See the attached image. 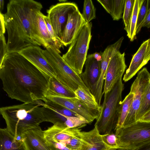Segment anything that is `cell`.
Segmentation results:
<instances>
[{"mask_svg":"<svg viewBox=\"0 0 150 150\" xmlns=\"http://www.w3.org/2000/svg\"><path fill=\"white\" fill-rule=\"evenodd\" d=\"M0 78L8 96L24 103L46 100L50 77L18 53L7 54L0 64Z\"/></svg>","mask_w":150,"mask_h":150,"instance_id":"obj_1","label":"cell"},{"mask_svg":"<svg viewBox=\"0 0 150 150\" xmlns=\"http://www.w3.org/2000/svg\"><path fill=\"white\" fill-rule=\"evenodd\" d=\"M42 8L33 0H11L4 14L8 34L7 54L18 53L32 45L45 46L38 31L36 16Z\"/></svg>","mask_w":150,"mask_h":150,"instance_id":"obj_2","label":"cell"},{"mask_svg":"<svg viewBox=\"0 0 150 150\" xmlns=\"http://www.w3.org/2000/svg\"><path fill=\"white\" fill-rule=\"evenodd\" d=\"M0 112L5 120L6 129L15 137L46 122L42 107L32 103L2 107Z\"/></svg>","mask_w":150,"mask_h":150,"instance_id":"obj_3","label":"cell"},{"mask_svg":"<svg viewBox=\"0 0 150 150\" xmlns=\"http://www.w3.org/2000/svg\"><path fill=\"white\" fill-rule=\"evenodd\" d=\"M124 86L121 77L112 90L103 95L100 112L94 125L101 135L111 133L115 129L120 115Z\"/></svg>","mask_w":150,"mask_h":150,"instance_id":"obj_4","label":"cell"},{"mask_svg":"<svg viewBox=\"0 0 150 150\" xmlns=\"http://www.w3.org/2000/svg\"><path fill=\"white\" fill-rule=\"evenodd\" d=\"M92 26L91 22L85 23L72 41L67 52L62 56L69 66L79 75L83 72L92 37Z\"/></svg>","mask_w":150,"mask_h":150,"instance_id":"obj_5","label":"cell"},{"mask_svg":"<svg viewBox=\"0 0 150 150\" xmlns=\"http://www.w3.org/2000/svg\"><path fill=\"white\" fill-rule=\"evenodd\" d=\"M43 53L54 71L56 78L61 83L74 92L80 87L91 93L83 81L80 75L76 73L69 66L60 54L50 47L43 50Z\"/></svg>","mask_w":150,"mask_h":150,"instance_id":"obj_6","label":"cell"},{"mask_svg":"<svg viewBox=\"0 0 150 150\" xmlns=\"http://www.w3.org/2000/svg\"><path fill=\"white\" fill-rule=\"evenodd\" d=\"M115 134L118 147L134 149L150 142V122L138 121Z\"/></svg>","mask_w":150,"mask_h":150,"instance_id":"obj_7","label":"cell"},{"mask_svg":"<svg viewBox=\"0 0 150 150\" xmlns=\"http://www.w3.org/2000/svg\"><path fill=\"white\" fill-rule=\"evenodd\" d=\"M150 79V73L146 68H144L138 73L130 88V92L134 93V96L129 112L122 127L129 126L136 122V116Z\"/></svg>","mask_w":150,"mask_h":150,"instance_id":"obj_8","label":"cell"},{"mask_svg":"<svg viewBox=\"0 0 150 150\" xmlns=\"http://www.w3.org/2000/svg\"><path fill=\"white\" fill-rule=\"evenodd\" d=\"M46 98L70 110L85 118L90 123L99 117L100 108H92L76 97L48 96Z\"/></svg>","mask_w":150,"mask_h":150,"instance_id":"obj_9","label":"cell"},{"mask_svg":"<svg viewBox=\"0 0 150 150\" xmlns=\"http://www.w3.org/2000/svg\"><path fill=\"white\" fill-rule=\"evenodd\" d=\"M78 9L77 5L74 3L64 2L53 5L47 10V16L56 34L61 41L69 14Z\"/></svg>","mask_w":150,"mask_h":150,"instance_id":"obj_10","label":"cell"},{"mask_svg":"<svg viewBox=\"0 0 150 150\" xmlns=\"http://www.w3.org/2000/svg\"><path fill=\"white\" fill-rule=\"evenodd\" d=\"M125 53L118 51L110 62L104 78L103 95L110 91L124 73L127 67Z\"/></svg>","mask_w":150,"mask_h":150,"instance_id":"obj_11","label":"cell"},{"mask_svg":"<svg viewBox=\"0 0 150 150\" xmlns=\"http://www.w3.org/2000/svg\"><path fill=\"white\" fill-rule=\"evenodd\" d=\"M45 103L44 105L42 107L46 122L52 123L54 125L66 127L64 123L68 117H82L47 98Z\"/></svg>","mask_w":150,"mask_h":150,"instance_id":"obj_12","label":"cell"},{"mask_svg":"<svg viewBox=\"0 0 150 150\" xmlns=\"http://www.w3.org/2000/svg\"><path fill=\"white\" fill-rule=\"evenodd\" d=\"M43 50L40 46L32 45L18 53L48 76L56 78L54 71L45 58Z\"/></svg>","mask_w":150,"mask_h":150,"instance_id":"obj_13","label":"cell"},{"mask_svg":"<svg viewBox=\"0 0 150 150\" xmlns=\"http://www.w3.org/2000/svg\"><path fill=\"white\" fill-rule=\"evenodd\" d=\"M101 62L93 57L92 54L87 56L85 70L80 75L83 81L93 95L95 85L100 75Z\"/></svg>","mask_w":150,"mask_h":150,"instance_id":"obj_14","label":"cell"},{"mask_svg":"<svg viewBox=\"0 0 150 150\" xmlns=\"http://www.w3.org/2000/svg\"><path fill=\"white\" fill-rule=\"evenodd\" d=\"M86 23L79 9L69 14L61 38L64 46H67L71 44L81 28Z\"/></svg>","mask_w":150,"mask_h":150,"instance_id":"obj_15","label":"cell"},{"mask_svg":"<svg viewBox=\"0 0 150 150\" xmlns=\"http://www.w3.org/2000/svg\"><path fill=\"white\" fill-rule=\"evenodd\" d=\"M79 135L80 150H104L110 148L105 143L102 135L95 127L88 132L80 130Z\"/></svg>","mask_w":150,"mask_h":150,"instance_id":"obj_16","label":"cell"},{"mask_svg":"<svg viewBox=\"0 0 150 150\" xmlns=\"http://www.w3.org/2000/svg\"><path fill=\"white\" fill-rule=\"evenodd\" d=\"M28 150H51L47 144L40 126L25 131L22 134Z\"/></svg>","mask_w":150,"mask_h":150,"instance_id":"obj_17","label":"cell"},{"mask_svg":"<svg viewBox=\"0 0 150 150\" xmlns=\"http://www.w3.org/2000/svg\"><path fill=\"white\" fill-rule=\"evenodd\" d=\"M149 39L143 42L133 55L130 65L126 71L123 80L126 82L134 76L146 64L144 60Z\"/></svg>","mask_w":150,"mask_h":150,"instance_id":"obj_18","label":"cell"},{"mask_svg":"<svg viewBox=\"0 0 150 150\" xmlns=\"http://www.w3.org/2000/svg\"><path fill=\"white\" fill-rule=\"evenodd\" d=\"M0 150H28L24 139H16L6 128L0 129Z\"/></svg>","mask_w":150,"mask_h":150,"instance_id":"obj_19","label":"cell"},{"mask_svg":"<svg viewBox=\"0 0 150 150\" xmlns=\"http://www.w3.org/2000/svg\"><path fill=\"white\" fill-rule=\"evenodd\" d=\"M55 96L65 98L76 97L74 92L65 86L54 77H50L46 97Z\"/></svg>","mask_w":150,"mask_h":150,"instance_id":"obj_20","label":"cell"},{"mask_svg":"<svg viewBox=\"0 0 150 150\" xmlns=\"http://www.w3.org/2000/svg\"><path fill=\"white\" fill-rule=\"evenodd\" d=\"M44 15L41 12H39L36 16V20L38 31L45 46V48L50 47L54 50L60 54L61 52L56 45L51 37L45 21Z\"/></svg>","mask_w":150,"mask_h":150,"instance_id":"obj_21","label":"cell"},{"mask_svg":"<svg viewBox=\"0 0 150 150\" xmlns=\"http://www.w3.org/2000/svg\"><path fill=\"white\" fill-rule=\"evenodd\" d=\"M134 96V94L130 92L122 101L120 115L115 132L117 131L123 126L128 115Z\"/></svg>","mask_w":150,"mask_h":150,"instance_id":"obj_22","label":"cell"},{"mask_svg":"<svg viewBox=\"0 0 150 150\" xmlns=\"http://www.w3.org/2000/svg\"><path fill=\"white\" fill-rule=\"evenodd\" d=\"M144 0H134L128 32L127 35L131 41H133L136 39V28L138 13Z\"/></svg>","mask_w":150,"mask_h":150,"instance_id":"obj_23","label":"cell"},{"mask_svg":"<svg viewBox=\"0 0 150 150\" xmlns=\"http://www.w3.org/2000/svg\"><path fill=\"white\" fill-rule=\"evenodd\" d=\"M150 110V83L147 85L142 97L138 110L136 116V122Z\"/></svg>","mask_w":150,"mask_h":150,"instance_id":"obj_24","label":"cell"},{"mask_svg":"<svg viewBox=\"0 0 150 150\" xmlns=\"http://www.w3.org/2000/svg\"><path fill=\"white\" fill-rule=\"evenodd\" d=\"M76 97L89 106L95 108H100L96 102L94 96L81 88L79 87L74 92Z\"/></svg>","mask_w":150,"mask_h":150,"instance_id":"obj_25","label":"cell"},{"mask_svg":"<svg viewBox=\"0 0 150 150\" xmlns=\"http://www.w3.org/2000/svg\"><path fill=\"white\" fill-rule=\"evenodd\" d=\"M96 9L91 0H85L84 1L82 16L87 23H89L92 20L96 18Z\"/></svg>","mask_w":150,"mask_h":150,"instance_id":"obj_26","label":"cell"},{"mask_svg":"<svg viewBox=\"0 0 150 150\" xmlns=\"http://www.w3.org/2000/svg\"><path fill=\"white\" fill-rule=\"evenodd\" d=\"M126 0H112V7L110 14L113 20L118 21L122 18Z\"/></svg>","mask_w":150,"mask_h":150,"instance_id":"obj_27","label":"cell"},{"mask_svg":"<svg viewBox=\"0 0 150 150\" xmlns=\"http://www.w3.org/2000/svg\"><path fill=\"white\" fill-rule=\"evenodd\" d=\"M134 0H126L122 18L125 25L124 29L128 33L130 19L132 13Z\"/></svg>","mask_w":150,"mask_h":150,"instance_id":"obj_28","label":"cell"},{"mask_svg":"<svg viewBox=\"0 0 150 150\" xmlns=\"http://www.w3.org/2000/svg\"><path fill=\"white\" fill-rule=\"evenodd\" d=\"M87 124L89 123L83 117H69L65 122L64 125L68 128H73L78 127Z\"/></svg>","mask_w":150,"mask_h":150,"instance_id":"obj_29","label":"cell"},{"mask_svg":"<svg viewBox=\"0 0 150 150\" xmlns=\"http://www.w3.org/2000/svg\"><path fill=\"white\" fill-rule=\"evenodd\" d=\"M150 6V1L144 0L140 9L138 13L136 30L144 21Z\"/></svg>","mask_w":150,"mask_h":150,"instance_id":"obj_30","label":"cell"},{"mask_svg":"<svg viewBox=\"0 0 150 150\" xmlns=\"http://www.w3.org/2000/svg\"><path fill=\"white\" fill-rule=\"evenodd\" d=\"M44 18L47 29L51 37L56 45L59 49H60L64 46L62 41L56 34L50 21L48 17L44 15Z\"/></svg>","mask_w":150,"mask_h":150,"instance_id":"obj_31","label":"cell"},{"mask_svg":"<svg viewBox=\"0 0 150 150\" xmlns=\"http://www.w3.org/2000/svg\"><path fill=\"white\" fill-rule=\"evenodd\" d=\"M102 136L105 143L109 148L118 147L116 136L115 134L112 132L102 135Z\"/></svg>","mask_w":150,"mask_h":150,"instance_id":"obj_32","label":"cell"},{"mask_svg":"<svg viewBox=\"0 0 150 150\" xmlns=\"http://www.w3.org/2000/svg\"><path fill=\"white\" fill-rule=\"evenodd\" d=\"M0 64L3 62L5 56L7 54V43L4 34L0 35Z\"/></svg>","mask_w":150,"mask_h":150,"instance_id":"obj_33","label":"cell"},{"mask_svg":"<svg viewBox=\"0 0 150 150\" xmlns=\"http://www.w3.org/2000/svg\"><path fill=\"white\" fill-rule=\"evenodd\" d=\"M45 140L51 150H71L61 143L49 140Z\"/></svg>","mask_w":150,"mask_h":150,"instance_id":"obj_34","label":"cell"},{"mask_svg":"<svg viewBox=\"0 0 150 150\" xmlns=\"http://www.w3.org/2000/svg\"><path fill=\"white\" fill-rule=\"evenodd\" d=\"M142 27H146L148 28H150V6L144 21L136 30V34L139 32Z\"/></svg>","mask_w":150,"mask_h":150,"instance_id":"obj_35","label":"cell"},{"mask_svg":"<svg viewBox=\"0 0 150 150\" xmlns=\"http://www.w3.org/2000/svg\"><path fill=\"white\" fill-rule=\"evenodd\" d=\"M97 1L102 5L106 11L110 14L112 7V0H97Z\"/></svg>","mask_w":150,"mask_h":150,"instance_id":"obj_36","label":"cell"},{"mask_svg":"<svg viewBox=\"0 0 150 150\" xmlns=\"http://www.w3.org/2000/svg\"><path fill=\"white\" fill-rule=\"evenodd\" d=\"M0 35L4 34L6 32V28L5 26L4 14L0 13Z\"/></svg>","mask_w":150,"mask_h":150,"instance_id":"obj_37","label":"cell"},{"mask_svg":"<svg viewBox=\"0 0 150 150\" xmlns=\"http://www.w3.org/2000/svg\"><path fill=\"white\" fill-rule=\"evenodd\" d=\"M150 60V38L149 39L147 48L146 53L145 62L146 64Z\"/></svg>","mask_w":150,"mask_h":150,"instance_id":"obj_38","label":"cell"},{"mask_svg":"<svg viewBox=\"0 0 150 150\" xmlns=\"http://www.w3.org/2000/svg\"><path fill=\"white\" fill-rule=\"evenodd\" d=\"M139 121L150 122V110L141 118Z\"/></svg>","mask_w":150,"mask_h":150,"instance_id":"obj_39","label":"cell"},{"mask_svg":"<svg viewBox=\"0 0 150 150\" xmlns=\"http://www.w3.org/2000/svg\"><path fill=\"white\" fill-rule=\"evenodd\" d=\"M134 150H150V142L136 148Z\"/></svg>","mask_w":150,"mask_h":150,"instance_id":"obj_40","label":"cell"},{"mask_svg":"<svg viewBox=\"0 0 150 150\" xmlns=\"http://www.w3.org/2000/svg\"><path fill=\"white\" fill-rule=\"evenodd\" d=\"M94 58L98 61L101 62L102 59V52H95L92 54Z\"/></svg>","mask_w":150,"mask_h":150,"instance_id":"obj_41","label":"cell"},{"mask_svg":"<svg viewBox=\"0 0 150 150\" xmlns=\"http://www.w3.org/2000/svg\"><path fill=\"white\" fill-rule=\"evenodd\" d=\"M134 149H129L125 148L117 147L116 148H111L104 150H134Z\"/></svg>","mask_w":150,"mask_h":150,"instance_id":"obj_42","label":"cell"},{"mask_svg":"<svg viewBox=\"0 0 150 150\" xmlns=\"http://www.w3.org/2000/svg\"><path fill=\"white\" fill-rule=\"evenodd\" d=\"M4 4V1L3 0H1L0 1V13H1L2 11H3Z\"/></svg>","mask_w":150,"mask_h":150,"instance_id":"obj_43","label":"cell"},{"mask_svg":"<svg viewBox=\"0 0 150 150\" xmlns=\"http://www.w3.org/2000/svg\"></svg>","mask_w":150,"mask_h":150,"instance_id":"obj_44","label":"cell"}]
</instances>
